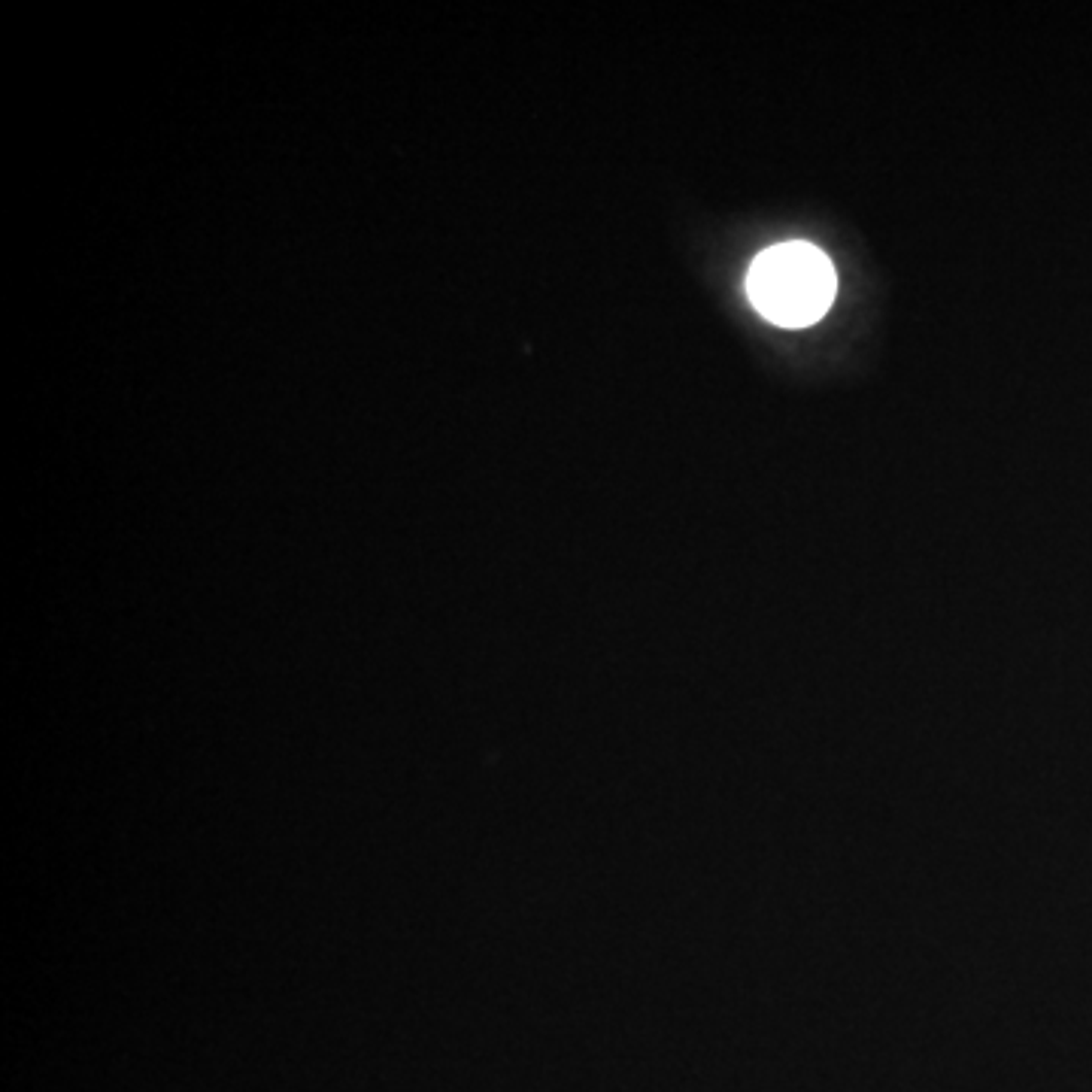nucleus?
Here are the masks:
<instances>
[{
  "label": "nucleus",
  "mask_w": 1092,
  "mask_h": 1092,
  "mask_svg": "<svg viewBox=\"0 0 1092 1092\" xmlns=\"http://www.w3.org/2000/svg\"><path fill=\"white\" fill-rule=\"evenodd\" d=\"M835 267L814 243H780L753 261L747 292L756 310L783 328L823 319L835 298Z\"/></svg>",
  "instance_id": "obj_1"
}]
</instances>
